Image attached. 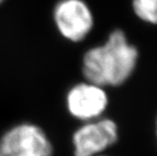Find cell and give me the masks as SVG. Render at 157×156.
Masks as SVG:
<instances>
[{
	"label": "cell",
	"instance_id": "6da1fadb",
	"mask_svg": "<svg viewBox=\"0 0 157 156\" xmlns=\"http://www.w3.org/2000/svg\"><path fill=\"white\" fill-rule=\"evenodd\" d=\"M140 52L121 29L109 34L103 44L89 49L83 56L82 73L86 81L99 86H120L134 74Z\"/></svg>",
	"mask_w": 157,
	"mask_h": 156
},
{
	"label": "cell",
	"instance_id": "7a4b0ae2",
	"mask_svg": "<svg viewBox=\"0 0 157 156\" xmlns=\"http://www.w3.org/2000/svg\"><path fill=\"white\" fill-rule=\"evenodd\" d=\"M54 146L42 126L21 122L0 135V156H53Z\"/></svg>",
	"mask_w": 157,
	"mask_h": 156
},
{
	"label": "cell",
	"instance_id": "3957f363",
	"mask_svg": "<svg viewBox=\"0 0 157 156\" xmlns=\"http://www.w3.org/2000/svg\"><path fill=\"white\" fill-rule=\"evenodd\" d=\"M118 139L115 122L109 119L88 122L77 128L71 135L73 156H96Z\"/></svg>",
	"mask_w": 157,
	"mask_h": 156
},
{
	"label": "cell",
	"instance_id": "277c9868",
	"mask_svg": "<svg viewBox=\"0 0 157 156\" xmlns=\"http://www.w3.org/2000/svg\"><path fill=\"white\" fill-rule=\"evenodd\" d=\"M54 17L60 32L72 42L84 40L94 25V18L83 0H62L57 4Z\"/></svg>",
	"mask_w": 157,
	"mask_h": 156
},
{
	"label": "cell",
	"instance_id": "5b68a950",
	"mask_svg": "<svg viewBox=\"0 0 157 156\" xmlns=\"http://www.w3.org/2000/svg\"><path fill=\"white\" fill-rule=\"evenodd\" d=\"M108 104V94L102 86L88 81L74 85L66 95L68 112L76 120L83 122L98 118Z\"/></svg>",
	"mask_w": 157,
	"mask_h": 156
},
{
	"label": "cell",
	"instance_id": "8992f818",
	"mask_svg": "<svg viewBox=\"0 0 157 156\" xmlns=\"http://www.w3.org/2000/svg\"><path fill=\"white\" fill-rule=\"evenodd\" d=\"M131 8L143 24L157 26V0H132Z\"/></svg>",
	"mask_w": 157,
	"mask_h": 156
},
{
	"label": "cell",
	"instance_id": "52a82bcc",
	"mask_svg": "<svg viewBox=\"0 0 157 156\" xmlns=\"http://www.w3.org/2000/svg\"><path fill=\"white\" fill-rule=\"evenodd\" d=\"M2 1H3V0H0V3H1V2H2Z\"/></svg>",
	"mask_w": 157,
	"mask_h": 156
}]
</instances>
